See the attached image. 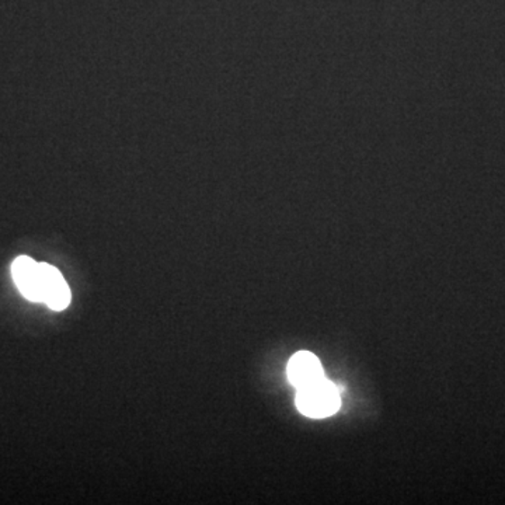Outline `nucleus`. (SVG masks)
Listing matches in <instances>:
<instances>
[{
    "label": "nucleus",
    "mask_w": 505,
    "mask_h": 505,
    "mask_svg": "<svg viewBox=\"0 0 505 505\" xmlns=\"http://www.w3.org/2000/svg\"><path fill=\"white\" fill-rule=\"evenodd\" d=\"M40 268H41L42 302L54 311H64L69 306L72 299L64 275L51 264L40 263Z\"/></svg>",
    "instance_id": "2"
},
{
    "label": "nucleus",
    "mask_w": 505,
    "mask_h": 505,
    "mask_svg": "<svg viewBox=\"0 0 505 505\" xmlns=\"http://www.w3.org/2000/svg\"><path fill=\"white\" fill-rule=\"evenodd\" d=\"M288 379L296 389L315 383L324 378L323 368L315 354L309 351H299L288 363Z\"/></svg>",
    "instance_id": "4"
},
{
    "label": "nucleus",
    "mask_w": 505,
    "mask_h": 505,
    "mask_svg": "<svg viewBox=\"0 0 505 505\" xmlns=\"http://www.w3.org/2000/svg\"><path fill=\"white\" fill-rule=\"evenodd\" d=\"M295 401L298 410L311 419L333 416L338 411L341 404L336 384L326 378L298 389Z\"/></svg>",
    "instance_id": "1"
},
{
    "label": "nucleus",
    "mask_w": 505,
    "mask_h": 505,
    "mask_svg": "<svg viewBox=\"0 0 505 505\" xmlns=\"http://www.w3.org/2000/svg\"><path fill=\"white\" fill-rule=\"evenodd\" d=\"M12 275L24 298L32 302H42L40 263L27 256H20L12 264Z\"/></svg>",
    "instance_id": "3"
}]
</instances>
